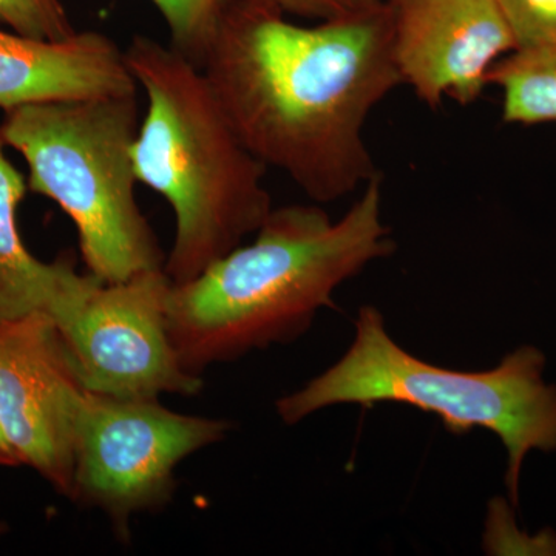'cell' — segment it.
Returning <instances> with one entry per match:
<instances>
[{
  "mask_svg": "<svg viewBox=\"0 0 556 556\" xmlns=\"http://www.w3.org/2000/svg\"><path fill=\"white\" fill-rule=\"evenodd\" d=\"M544 368L546 356L529 345L486 371L438 367L399 345L382 313L367 305L358 311L345 356L281 397L276 408L285 424L294 426L334 405L404 404L438 416L456 437L484 428L506 447V485L517 506L526 456L532 450L556 452V387L544 382Z\"/></svg>",
  "mask_w": 556,
  "mask_h": 556,
  "instance_id": "4",
  "label": "cell"
},
{
  "mask_svg": "<svg viewBox=\"0 0 556 556\" xmlns=\"http://www.w3.org/2000/svg\"><path fill=\"white\" fill-rule=\"evenodd\" d=\"M126 51L100 31L64 40L28 38L0 28V109L138 93Z\"/></svg>",
  "mask_w": 556,
  "mask_h": 556,
  "instance_id": "10",
  "label": "cell"
},
{
  "mask_svg": "<svg viewBox=\"0 0 556 556\" xmlns=\"http://www.w3.org/2000/svg\"><path fill=\"white\" fill-rule=\"evenodd\" d=\"M402 84L437 109L473 104L489 73L515 50L496 0H386Z\"/></svg>",
  "mask_w": 556,
  "mask_h": 556,
  "instance_id": "9",
  "label": "cell"
},
{
  "mask_svg": "<svg viewBox=\"0 0 556 556\" xmlns=\"http://www.w3.org/2000/svg\"><path fill=\"white\" fill-rule=\"evenodd\" d=\"M0 24L43 40H64L76 33L64 0H0Z\"/></svg>",
  "mask_w": 556,
  "mask_h": 556,
  "instance_id": "14",
  "label": "cell"
},
{
  "mask_svg": "<svg viewBox=\"0 0 556 556\" xmlns=\"http://www.w3.org/2000/svg\"><path fill=\"white\" fill-rule=\"evenodd\" d=\"M22 466L14 448L11 447L5 430H3L2 419H0V467H20Z\"/></svg>",
  "mask_w": 556,
  "mask_h": 556,
  "instance_id": "17",
  "label": "cell"
},
{
  "mask_svg": "<svg viewBox=\"0 0 556 556\" xmlns=\"http://www.w3.org/2000/svg\"><path fill=\"white\" fill-rule=\"evenodd\" d=\"M280 11L285 16L303 20L334 21L379 9L386 0H255Z\"/></svg>",
  "mask_w": 556,
  "mask_h": 556,
  "instance_id": "16",
  "label": "cell"
},
{
  "mask_svg": "<svg viewBox=\"0 0 556 556\" xmlns=\"http://www.w3.org/2000/svg\"><path fill=\"white\" fill-rule=\"evenodd\" d=\"M169 31V46L201 67L230 0H152Z\"/></svg>",
  "mask_w": 556,
  "mask_h": 556,
  "instance_id": "13",
  "label": "cell"
},
{
  "mask_svg": "<svg viewBox=\"0 0 556 556\" xmlns=\"http://www.w3.org/2000/svg\"><path fill=\"white\" fill-rule=\"evenodd\" d=\"M200 68L249 152L314 203L380 175L365 126L402 86L387 3L298 25L255 0H230Z\"/></svg>",
  "mask_w": 556,
  "mask_h": 556,
  "instance_id": "1",
  "label": "cell"
},
{
  "mask_svg": "<svg viewBox=\"0 0 556 556\" xmlns=\"http://www.w3.org/2000/svg\"><path fill=\"white\" fill-rule=\"evenodd\" d=\"M489 84L503 91L506 123H556V46L511 51L490 70Z\"/></svg>",
  "mask_w": 556,
  "mask_h": 556,
  "instance_id": "12",
  "label": "cell"
},
{
  "mask_svg": "<svg viewBox=\"0 0 556 556\" xmlns=\"http://www.w3.org/2000/svg\"><path fill=\"white\" fill-rule=\"evenodd\" d=\"M230 430L229 420L172 412L159 399L84 390L75 419L70 500L100 508L127 538L134 515L169 503L179 464L222 442Z\"/></svg>",
  "mask_w": 556,
  "mask_h": 556,
  "instance_id": "7",
  "label": "cell"
},
{
  "mask_svg": "<svg viewBox=\"0 0 556 556\" xmlns=\"http://www.w3.org/2000/svg\"><path fill=\"white\" fill-rule=\"evenodd\" d=\"M80 386L46 311L0 320V419L22 466L72 496Z\"/></svg>",
  "mask_w": 556,
  "mask_h": 556,
  "instance_id": "8",
  "label": "cell"
},
{
  "mask_svg": "<svg viewBox=\"0 0 556 556\" xmlns=\"http://www.w3.org/2000/svg\"><path fill=\"white\" fill-rule=\"evenodd\" d=\"M7 532H9V525L3 519H0V540L7 535Z\"/></svg>",
  "mask_w": 556,
  "mask_h": 556,
  "instance_id": "18",
  "label": "cell"
},
{
  "mask_svg": "<svg viewBox=\"0 0 556 556\" xmlns=\"http://www.w3.org/2000/svg\"><path fill=\"white\" fill-rule=\"evenodd\" d=\"M170 277L142 270L105 283L73 265L46 313L84 390L113 397L193 396L201 376L182 367L167 324Z\"/></svg>",
  "mask_w": 556,
  "mask_h": 556,
  "instance_id": "6",
  "label": "cell"
},
{
  "mask_svg": "<svg viewBox=\"0 0 556 556\" xmlns=\"http://www.w3.org/2000/svg\"><path fill=\"white\" fill-rule=\"evenodd\" d=\"M382 218V175L343 217L316 204L273 208L254 241L185 283H172L167 324L182 367L201 376L305 334L340 285L394 252Z\"/></svg>",
  "mask_w": 556,
  "mask_h": 556,
  "instance_id": "2",
  "label": "cell"
},
{
  "mask_svg": "<svg viewBox=\"0 0 556 556\" xmlns=\"http://www.w3.org/2000/svg\"><path fill=\"white\" fill-rule=\"evenodd\" d=\"M138 93L42 102L5 112L0 139L28 166V189L58 204L78 230L87 273L112 283L164 268L137 200Z\"/></svg>",
  "mask_w": 556,
  "mask_h": 556,
  "instance_id": "5",
  "label": "cell"
},
{
  "mask_svg": "<svg viewBox=\"0 0 556 556\" xmlns=\"http://www.w3.org/2000/svg\"><path fill=\"white\" fill-rule=\"evenodd\" d=\"M0 139V320L47 311L62 278L75 265L61 255L42 262L31 254L17 228V208L28 182L13 166Z\"/></svg>",
  "mask_w": 556,
  "mask_h": 556,
  "instance_id": "11",
  "label": "cell"
},
{
  "mask_svg": "<svg viewBox=\"0 0 556 556\" xmlns=\"http://www.w3.org/2000/svg\"><path fill=\"white\" fill-rule=\"evenodd\" d=\"M515 50L556 46V0H496Z\"/></svg>",
  "mask_w": 556,
  "mask_h": 556,
  "instance_id": "15",
  "label": "cell"
},
{
  "mask_svg": "<svg viewBox=\"0 0 556 556\" xmlns=\"http://www.w3.org/2000/svg\"><path fill=\"white\" fill-rule=\"evenodd\" d=\"M124 51L148 97L135 172L174 211L164 270L185 283L257 232L274 208L268 167L241 142L200 67L150 36H134Z\"/></svg>",
  "mask_w": 556,
  "mask_h": 556,
  "instance_id": "3",
  "label": "cell"
}]
</instances>
